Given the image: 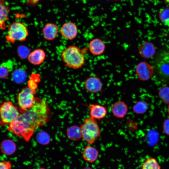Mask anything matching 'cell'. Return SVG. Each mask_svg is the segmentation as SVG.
<instances>
[{"instance_id": "obj_4", "label": "cell", "mask_w": 169, "mask_h": 169, "mask_svg": "<svg viewBox=\"0 0 169 169\" xmlns=\"http://www.w3.org/2000/svg\"><path fill=\"white\" fill-rule=\"evenodd\" d=\"M80 127L82 138L89 144L95 143L101 135V130L97 120L90 117L86 118Z\"/></svg>"}, {"instance_id": "obj_19", "label": "cell", "mask_w": 169, "mask_h": 169, "mask_svg": "<svg viewBox=\"0 0 169 169\" xmlns=\"http://www.w3.org/2000/svg\"><path fill=\"white\" fill-rule=\"evenodd\" d=\"M82 155L85 160L90 163H93L97 159L99 152L95 148L88 145L84 149Z\"/></svg>"}, {"instance_id": "obj_5", "label": "cell", "mask_w": 169, "mask_h": 169, "mask_svg": "<svg viewBox=\"0 0 169 169\" xmlns=\"http://www.w3.org/2000/svg\"><path fill=\"white\" fill-rule=\"evenodd\" d=\"M20 113L18 107L12 101L3 102L0 105V125H9L18 118Z\"/></svg>"}, {"instance_id": "obj_13", "label": "cell", "mask_w": 169, "mask_h": 169, "mask_svg": "<svg viewBox=\"0 0 169 169\" xmlns=\"http://www.w3.org/2000/svg\"><path fill=\"white\" fill-rule=\"evenodd\" d=\"M58 25L53 23H46L42 30L43 35L44 38L49 41L55 39L58 35Z\"/></svg>"}, {"instance_id": "obj_17", "label": "cell", "mask_w": 169, "mask_h": 169, "mask_svg": "<svg viewBox=\"0 0 169 169\" xmlns=\"http://www.w3.org/2000/svg\"><path fill=\"white\" fill-rule=\"evenodd\" d=\"M10 8L4 0H0V28L5 30L6 23L9 19Z\"/></svg>"}, {"instance_id": "obj_18", "label": "cell", "mask_w": 169, "mask_h": 169, "mask_svg": "<svg viewBox=\"0 0 169 169\" xmlns=\"http://www.w3.org/2000/svg\"><path fill=\"white\" fill-rule=\"evenodd\" d=\"M156 51L154 45L151 43L146 42L140 47L139 52L141 56L145 58H150L154 55Z\"/></svg>"}, {"instance_id": "obj_31", "label": "cell", "mask_w": 169, "mask_h": 169, "mask_svg": "<svg viewBox=\"0 0 169 169\" xmlns=\"http://www.w3.org/2000/svg\"><path fill=\"white\" fill-rule=\"evenodd\" d=\"M40 0H25L26 3L29 6H34L37 5Z\"/></svg>"}, {"instance_id": "obj_24", "label": "cell", "mask_w": 169, "mask_h": 169, "mask_svg": "<svg viewBox=\"0 0 169 169\" xmlns=\"http://www.w3.org/2000/svg\"><path fill=\"white\" fill-rule=\"evenodd\" d=\"M26 74L21 69H18L15 70L13 73L12 79L15 82L21 83L23 82L25 79Z\"/></svg>"}, {"instance_id": "obj_1", "label": "cell", "mask_w": 169, "mask_h": 169, "mask_svg": "<svg viewBox=\"0 0 169 169\" xmlns=\"http://www.w3.org/2000/svg\"><path fill=\"white\" fill-rule=\"evenodd\" d=\"M51 116L50 109L46 101L36 97L32 107L21 113L8 125L7 130L13 135L28 142L36 129L46 124Z\"/></svg>"}, {"instance_id": "obj_22", "label": "cell", "mask_w": 169, "mask_h": 169, "mask_svg": "<svg viewBox=\"0 0 169 169\" xmlns=\"http://www.w3.org/2000/svg\"><path fill=\"white\" fill-rule=\"evenodd\" d=\"M141 169H161V166L155 158H148L142 163Z\"/></svg>"}, {"instance_id": "obj_25", "label": "cell", "mask_w": 169, "mask_h": 169, "mask_svg": "<svg viewBox=\"0 0 169 169\" xmlns=\"http://www.w3.org/2000/svg\"><path fill=\"white\" fill-rule=\"evenodd\" d=\"M159 96L166 104H169V87L166 86L161 88L159 92Z\"/></svg>"}, {"instance_id": "obj_33", "label": "cell", "mask_w": 169, "mask_h": 169, "mask_svg": "<svg viewBox=\"0 0 169 169\" xmlns=\"http://www.w3.org/2000/svg\"><path fill=\"white\" fill-rule=\"evenodd\" d=\"M164 1L167 3H169V0H164Z\"/></svg>"}, {"instance_id": "obj_15", "label": "cell", "mask_w": 169, "mask_h": 169, "mask_svg": "<svg viewBox=\"0 0 169 169\" xmlns=\"http://www.w3.org/2000/svg\"><path fill=\"white\" fill-rule=\"evenodd\" d=\"M89 46L90 52L95 55L102 54L105 49V43L102 40L99 38H95L90 41Z\"/></svg>"}, {"instance_id": "obj_26", "label": "cell", "mask_w": 169, "mask_h": 169, "mask_svg": "<svg viewBox=\"0 0 169 169\" xmlns=\"http://www.w3.org/2000/svg\"><path fill=\"white\" fill-rule=\"evenodd\" d=\"M160 20L163 22H169V8H165L161 9L159 13Z\"/></svg>"}, {"instance_id": "obj_34", "label": "cell", "mask_w": 169, "mask_h": 169, "mask_svg": "<svg viewBox=\"0 0 169 169\" xmlns=\"http://www.w3.org/2000/svg\"><path fill=\"white\" fill-rule=\"evenodd\" d=\"M38 169H46L44 168H43V167H41V168H38Z\"/></svg>"}, {"instance_id": "obj_6", "label": "cell", "mask_w": 169, "mask_h": 169, "mask_svg": "<svg viewBox=\"0 0 169 169\" xmlns=\"http://www.w3.org/2000/svg\"><path fill=\"white\" fill-rule=\"evenodd\" d=\"M28 35V31L26 25L23 23L14 22L8 26L5 38L7 43L14 44L16 41H24Z\"/></svg>"}, {"instance_id": "obj_10", "label": "cell", "mask_w": 169, "mask_h": 169, "mask_svg": "<svg viewBox=\"0 0 169 169\" xmlns=\"http://www.w3.org/2000/svg\"><path fill=\"white\" fill-rule=\"evenodd\" d=\"M60 33L64 38L72 40L77 36L78 30L77 25L72 22H67L64 23L60 29Z\"/></svg>"}, {"instance_id": "obj_35", "label": "cell", "mask_w": 169, "mask_h": 169, "mask_svg": "<svg viewBox=\"0 0 169 169\" xmlns=\"http://www.w3.org/2000/svg\"><path fill=\"white\" fill-rule=\"evenodd\" d=\"M168 112L169 114V105L168 106Z\"/></svg>"}, {"instance_id": "obj_21", "label": "cell", "mask_w": 169, "mask_h": 169, "mask_svg": "<svg viewBox=\"0 0 169 169\" xmlns=\"http://www.w3.org/2000/svg\"><path fill=\"white\" fill-rule=\"evenodd\" d=\"M12 68V62L10 60L0 64V79H5L7 77Z\"/></svg>"}, {"instance_id": "obj_9", "label": "cell", "mask_w": 169, "mask_h": 169, "mask_svg": "<svg viewBox=\"0 0 169 169\" xmlns=\"http://www.w3.org/2000/svg\"><path fill=\"white\" fill-rule=\"evenodd\" d=\"M84 85L87 91L92 93L101 92L103 88L101 80L97 76H91L87 78L84 81Z\"/></svg>"}, {"instance_id": "obj_2", "label": "cell", "mask_w": 169, "mask_h": 169, "mask_svg": "<svg viewBox=\"0 0 169 169\" xmlns=\"http://www.w3.org/2000/svg\"><path fill=\"white\" fill-rule=\"evenodd\" d=\"M61 56L66 67L73 69H80L85 64V58L82 51L75 45H70L64 49L62 52Z\"/></svg>"}, {"instance_id": "obj_30", "label": "cell", "mask_w": 169, "mask_h": 169, "mask_svg": "<svg viewBox=\"0 0 169 169\" xmlns=\"http://www.w3.org/2000/svg\"><path fill=\"white\" fill-rule=\"evenodd\" d=\"M163 128L164 133L169 136V119L166 120L164 122Z\"/></svg>"}, {"instance_id": "obj_28", "label": "cell", "mask_w": 169, "mask_h": 169, "mask_svg": "<svg viewBox=\"0 0 169 169\" xmlns=\"http://www.w3.org/2000/svg\"><path fill=\"white\" fill-rule=\"evenodd\" d=\"M27 49L23 46H21L18 47V56L21 58H25L26 56L28 57V56L26 55L27 53L28 52L27 51Z\"/></svg>"}, {"instance_id": "obj_11", "label": "cell", "mask_w": 169, "mask_h": 169, "mask_svg": "<svg viewBox=\"0 0 169 169\" xmlns=\"http://www.w3.org/2000/svg\"><path fill=\"white\" fill-rule=\"evenodd\" d=\"M89 110L90 116L97 120L104 118L107 114V110L105 106L98 104H90L85 105Z\"/></svg>"}, {"instance_id": "obj_29", "label": "cell", "mask_w": 169, "mask_h": 169, "mask_svg": "<svg viewBox=\"0 0 169 169\" xmlns=\"http://www.w3.org/2000/svg\"><path fill=\"white\" fill-rule=\"evenodd\" d=\"M157 137L158 134L157 132L154 130H151L147 134V140L148 141H156Z\"/></svg>"}, {"instance_id": "obj_32", "label": "cell", "mask_w": 169, "mask_h": 169, "mask_svg": "<svg viewBox=\"0 0 169 169\" xmlns=\"http://www.w3.org/2000/svg\"><path fill=\"white\" fill-rule=\"evenodd\" d=\"M83 169H93L89 167H86L84 168Z\"/></svg>"}, {"instance_id": "obj_8", "label": "cell", "mask_w": 169, "mask_h": 169, "mask_svg": "<svg viewBox=\"0 0 169 169\" xmlns=\"http://www.w3.org/2000/svg\"><path fill=\"white\" fill-rule=\"evenodd\" d=\"M136 70L138 78L142 81L150 79L154 73V68L145 61L138 64L136 67Z\"/></svg>"}, {"instance_id": "obj_14", "label": "cell", "mask_w": 169, "mask_h": 169, "mask_svg": "<svg viewBox=\"0 0 169 169\" xmlns=\"http://www.w3.org/2000/svg\"><path fill=\"white\" fill-rule=\"evenodd\" d=\"M46 57L45 51L41 49H37L33 51L28 55L27 59L28 61L31 64L39 65L44 61Z\"/></svg>"}, {"instance_id": "obj_23", "label": "cell", "mask_w": 169, "mask_h": 169, "mask_svg": "<svg viewBox=\"0 0 169 169\" xmlns=\"http://www.w3.org/2000/svg\"><path fill=\"white\" fill-rule=\"evenodd\" d=\"M148 107L147 103L142 100L137 102L133 106L132 110L134 113L137 114L145 113Z\"/></svg>"}, {"instance_id": "obj_27", "label": "cell", "mask_w": 169, "mask_h": 169, "mask_svg": "<svg viewBox=\"0 0 169 169\" xmlns=\"http://www.w3.org/2000/svg\"><path fill=\"white\" fill-rule=\"evenodd\" d=\"M11 163L9 161L0 160V169H12Z\"/></svg>"}, {"instance_id": "obj_7", "label": "cell", "mask_w": 169, "mask_h": 169, "mask_svg": "<svg viewBox=\"0 0 169 169\" xmlns=\"http://www.w3.org/2000/svg\"><path fill=\"white\" fill-rule=\"evenodd\" d=\"M35 90L28 86L22 89L18 93L16 100L20 113L32 107L35 100Z\"/></svg>"}, {"instance_id": "obj_12", "label": "cell", "mask_w": 169, "mask_h": 169, "mask_svg": "<svg viewBox=\"0 0 169 169\" xmlns=\"http://www.w3.org/2000/svg\"><path fill=\"white\" fill-rule=\"evenodd\" d=\"M128 106L124 101L118 100L115 102L112 105L111 111L114 116L121 119L124 118L128 111Z\"/></svg>"}, {"instance_id": "obj_3", "label": "cell", "mask_w": 169, "mask_h": 169, "mask_svg": "<svg viewBox=\"0 0 169 169\" xmlns=\"http://www.w3.org/2000/svg\"><path fill=\"white\" fill-rule=\"evenodd\" d=\"M153 68L154 73L161 80L169 83V49H163L157 53Z\"/></svg>"}, {"instance_id": "obj_20", "label": "cell", "mask_w": 169, "mask_h": 169, "mask_svg": "<svg viewBox=\"0 0 169 169\" xmlns=\"http://www.w3.org/2000/svg\"><path fill=\"white\" fill-rule=\"evenodd\" d=\"M67 137L70 140L76 141L82 138V134L80 127L73 125L70 127L67 131Z\"/></svg>"}, {"instance_id": "obj_16", "label": "cell", "mask_w": 169, "mask_h": 169, "mask_svg": "<svg viewBox=\"0 0 169 169\" xmlns=\"http://www.w3.org/2000/svg\"><path fill=\"white\" fill-rule=\"evenodd\" d=\"M17 146L15 142L10 139L3 140L0 144L1 152L6 156H10L16 151Z\"/></svg>"}]
</instances>
